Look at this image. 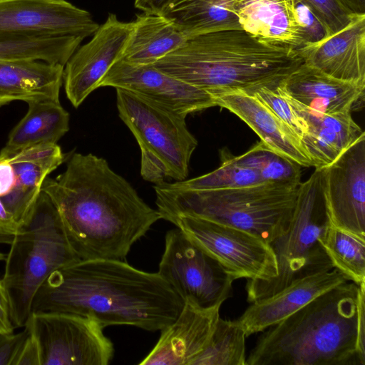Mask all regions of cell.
<instances>
[{"instance_id": "cell-1", "label": "cell", "mask_w": 365, "mask_h": 365, "mask_svg": "<svg viewBox=\"0 0 365 365\" xmlns=\"http://www.w3.org/2000/svg\"><path fill=\"white\" fill-rule=\"evenodd\" d=\"M41 190L56 207L81 260H121L161 219L106 160L91 153H73L65 171L47 178Z\"/></svg>"}, {"instance_id": "cell-2", "label": "cell", "mask_w": 365, "mask_h": 365, "mask_svg": "<svg viewBox=\"0 0 365 365\" xmlns=\"http://www.w3.org/2000/svg\"><path fill=\"white\" fill-rule=\"evenodd\" d=\"M183 301L157 273L120 259L80 260L54 272L36 293L34 312H66L112 325L161 330L179 314Z\"/></svg>"}, {"instance_id": "cell-3", "label": "cell", "mask_w": 365, "mask_h": 365, "mask_svg": "<svg viewBox=\"0 0 365 365\" xmlns=\"http://www.w3.org/2000/svg\"><path fill=\"white\" fill-rule=\"evenodd\" d=\"M302 63L295 50L263 43L236 29L189 36L153 65L214 97L234 91L251 93L279 83Z\"/></svg>"}, {"instance_id": "cell-4", "label": "cell", "mask_w": 365, "mask_h": 365, "mask_svg": "<svg viewBox=\"0 0 365 365\" xmlns=\"http://www.w3.org/2000/svg\"><path fill=\"white\" fill-rule=\"evenodd\" d=\"M357 294L346 282L317 296L264 331L246 365H361Z\"/></svg>"}, {"instance_id": "cell-5", "label": "cell", "mask_w": 365, "mask_h": 365, "mask_svg": "<svg viewBox=\"0 0 365 365\" xmlns=\"http://www.w3.org/2000/svg\"><path fill=\"white\" fill-rule=\"evenodd\" d=\"M297 187L273 183L227 190H188L165 181L155 184L161 219L199 217L247 232L267 243L288 229Z\"/></svg>"}, {"instance_id": "cell-6", "label": "cell", "mask_w": 365, "mask_h": 365, "mask_svg": "<svg viewBox=\"0 0 365 365\" xmlns=\"http://www.w3.org/2000/svg\"><path fill=\"white\" fill-rule=\"evenodd\" d=\"M1 279L15 328L24 327L34 297L56 271L81 259L71 247L59 214L42 190L28 218L10 240Z\"/></svg>"}, {"instance_id": "cell-7", "label": "cell", "mask_w": 365, "mask_h": 365, "mask_svg": "<svg viewBox=\"0 0 365 365\" xmlns=\"http://www.w3.org/2000/svg\"><path fill=\"white\" fill-rule=\"evenodd\" d=\"M328 223L321 171L315 169L299 185L288 229L269 243L277 261V275L266 280H247V300L252 303L268 297L296 281L331 270L333 265L319 242Z\"/></svg>"}, {"instance_id": "cell-8", "label": "cell", "mask_w": 365, "mask_h": 365, "mask_svg": "<svg viewBox=\"0 0 365 365\" xmlns=\"http://www.w3.org/2000/svg\"><path fill=\"white\" fill-rule=\"evenodd\" d=\"M115 89L119 116L140 149L142 178L155 184L165 179L185 180L197 146L187 128L186 116L140 94Z\"/></svg>"}, {"instance_id": "cell-9", "label": "cell", "mask_w": 365, "mask_h": 365, "mask_svg": "<svg viewBox=\"0 0 365 365\" xmlns=\"http://www.w3.org/2000/svg\"><path fill=\"white\" fill-rule=\"evenodd\" d=\"M158 274L183 302L220 307L234 279L222 265L179 228L167 232Z\"/></svg>"}, {"instance_id": "cell-10", "label": "cell", "mask_w": 365, "mask_h": 365, "mask_svg": "<svg viewBox=\"0 0 365 365\" xmlns=\"http://www.w3.org/2000/svg\"><path fill=\"white\" fill-rule=\"evenodd\" d=\"M64 160L57 144L0 150V236L11 237L31 214L48 175Z\"/></svg>"}, {"instance_id": "cell-11", "label": "cell", "mask_w": 365, "mask_h": 365, "mask_svg": "<svg viewBox=\"0 0 365 365\" xmlns=\"http://www.w3.org/2000/svg\"><path fill=\"white\" fill-rule=\"evenodd\" d=\"M169 222L215 258L234 280H266L277 275V261L269 243L247 232L189 216Z\"/></svg>"}, {"instance_id": "cell-12", "label": "cell", "mask_w": 365, "mask_h": 365, "mask_svg": "<svg viewBox=\"0 0 365 365\" xmlns=\"http://www.w3.org/2000/svg\"><path fill=\"white\" fill-rule=\"evenodd\" d=\"M40 346L41 365H107L114 347L96 320L66 312H34L26 323Z\"/></svg>"}, {"instance_id": "cell-13", "label": "cell", "mask_w": 365, "mask_h": 365, "mask_svg": "<svg viewBox=\"0 0 365 365\" xmlns=\"http://www.w3.org/2000/svg\"><path fill=\"white\" fill-rule=\"evenodd\" d=\"M319 170L329 223L365 239V135Z\"/></svg>"}, {"instance_id": "cell-14", "label": "cell", "mask_w": 365, "mask_h": 365, "mask_svg": "<svg viewBox=\"0 0 365 365\" xmlns=\"http://www.w3.org/2000/svg\"><path fill=\"white\" fill-rule=\"evenodd\" d=\"M89 11L66 0H0V35L87 38L99 27Z\"/></svg>"}, {"instance_id": "cell-15", "label": "cell", "mask_w": 365, "mask_h": 365, "mask_svg": "<svg viewBox=\"0 0 365 365\" xmlns=\"http://www.w3.org/2000/svg\"><path fill=\"white\" fill-rule=\"evenodd\" d=\"M132 26V21H121L110 13L92 38L79 46L66 62L63 83L66 96L75 108L98 88L105 74L120 58Z\"/></svg>"}, {"instance_id": "cell-16", "label": "cell", "mask_w": 365, "mask_h": 365, "mask_svg": "<svg viewBox=\"0 0 365 365\" xmlns=\"http://www.w3.org/2000/svg\"><path fill=\"white\" fill-rule=\"evenodd\" d=\"M145 96L187 116L189 113L216 106L207 92L163 73L153 64L139 65L117 60L98 84Z\"/></svg>"}, {"instance_id": "cell-17", "label": "cell", "mask_w": 365, "mask_h": 365, "mask_svg": "<svg viewBox=\"0 0 365 365\" xmlns=\"http://www.w3.org/2000/svg\"><path fill=\"white\" fill-rule=\"evenodd\" d=\"M303 62L336 79L365 85V14L341 30L296 51Z\"/></svg>"}, {"instance_id": "cell-18", "label": "cell", "mask_w": 365, "mask_h": 365, "mask_svg": "<svg viewBox=\"0 0 365 365\" xmlns=\"http://www.w3.org/2000/svg\"><path fill=\"white\" fill-rule=\"evenodd\" d=\"M220 308L204 309L190 302L184 304L140 365H190L207 343L218 319Z\"/></svg>"}, {"instance_id": "cell-19", "label": "cell", "mask_w": 365, "mask_h": 365, "mask_svg": "<svg viewBox=\"0 0 365 365\" xmlns=\"http://www.w3.org/2000/svg\"><path fill=\"white\" fill-rule=\"evenodd\" d=\"M279 85L291 98L321 113L351 112L364 106L365 85L336 79L304 62Z\"/></svg>"}, {"instance_id": "cell-20", "label": "cell", "mask_w": 365, "mask_h": 365, "mask_svg": "<svg viewBox=\"0 0 365 365\" xmlns=\"http://www.w3.org/2000/svg\"><path fill=\"white\" fill-rule=\"evenodd\" d=\"M346 282L345 277L336 268L308 276L272 296L252 302L237 320L246 336L264 331L317 296Z\"/></svg>"}, {"instance_id": "cell-21", "label": "cell", "mask_w": 365, "mask_h": 365, "mask_svg": "<svg viewBox=\"0 0 365 365\" xmlns=\"http://www.w3.org/2000/svg\"><path fill=\"white\" fill-rule=\"evenodd\" d=\"M297 0H235L232 10L241 29L257 40L297 51L305 44Z\"/></svg>"}, {"instance_id": "cell-22", "label": "cell", "mask_w": 365, "mask_h": 365, "mask_svg": "<svg viewBox=\"0 0 365 365\" xmlns=\"http://www.w3.org/2000/svg\"><path fill=\"white\" fill-rule=\"evenodd\" d=\"M214 98L216 106L238 116L272 150L302 167H313L300 139L254 95L234 91L219 94Z\"/></svg>"}, {"instance_id": "cell-23", "label": "cell", "mask_w": 365, "mask_h": 365, "mask_svg": "<svg viewBox=\"0 0 365 365\" xmlns=\"http://www.w3.org/2000/svg\"><path fill=\"white\" fill-rule=\"evenodd\" d=\"M285 95L308 125V132L301 142L315 169H322L333 163L365 135L364 130L353 120L351 112L321 113Z\"/></svg>"}, {"instance_id": "cell-24", "label": "cell", "mask_w": 365, "mask_h": 365, "mask_svg": "<svg viewBox=\"0 0 365 365\" xmlns=\"http://www.w3.org/2000/svg\"><path fill=\"white\" fill-rule=\"evenodd\" d=\"M64 66L39 60L0 61V98L59 101Z\"/></svg>"}, {"instance_id": "cell-25", "label": "cell", "mask_w": 365, "mask_h": 365, "mask_svg": "<svg viewBox=\"0 0 365 365\" xmlns=\"http://www.w3.org/2000/svg\"><path fill=\"white\" fill-rule=\"evenodd\" d=\"M132 23L119 58L130 63L153 64L180 47L187 38L163 15L143 13Z\"/></svg>"}, {"instance_id": "cell-26", "label": "cell", "mask_w": 365, "mask_h": 365, "mask_svg": "<svg viewBox=\"0 0 365 365\" xmlns=\"http://www.w3.org/2000/svg\"><path fill=\"white\" fill-rule=\"evenodd\" d=\"M26 103L27 112L10 132L3 148L5 150L57 144L69 130V114L59 101L41 100Z\"/></svg>"}, {"instance_id": "cell-27", "label": "cell", "mask_w": 365, "mask_h": 365, "mask_svg": "<svg viewBox=\"0 0 365 365\" xmlns=\"http://www.w3.org/2000/svg\"><path fill=\"white\" fill-rule=\"evenodd\" d=\"M235 0H185L164 16L187 37L242 29L232 10Z\"/></svg>"}, {"instance_id": "cell-28", "label": "cell", "mask_w": 365, "mask_h": 365, "mask_svg": "<svg viewBox=\"0 0 365 365\" xmlns=\"http://www.w3.org/2000/svg\"><path fill=\"white\" fill-rule=\"evenodd\" d=\"M83 39L74 36L14 37L0 35V61L39 60L65 66Z\"/></svg>"}, {"instance_id": "cell-29", "label": "cell", "mask_w": 365, "mask_h": 365, "mask_svg": "<svg viewBox=\"0 0 365 365\" xmlns=\"http://www.w3.org/2000/svg\"><path fill=\"white\" fill-rule=\"evenodd\" d=\"M319 242L333 267L348 282L365 283V239L328 223Z\"/></svg>"}, {"instance_id": "cell-30", "label": "cell", "mask_w": 365, "mask_h": 365, "mask_svg": "<svg viewBox=\"0 0 365 365\" xmlns=\"http://www.w3.org/2000/svg\"><path fill=\"white\" fill-rule=\"evenodd\" d=\"M246 337L237 319L220 317L205 346L190 365H246Z\"/></svg>"}, {"instance_id": "cell-31", "label": "cell", "mask_w": 365, "mask_h": 365, "mask_svg": "<svg viewBox=\"0 0 365 365\" xmlns=\"http://www.w3.org/2000/svg\"><path fill=\"white\" fill-rule=\"evenodd\" d=\"M242 166L256 171L264 183L297 187L301 183V165L276 153L261 140L245 153L235 156Z\"/></svg>"}, {"instance_id": "cell-32", "label": "cell", "mask_w": 365, "mask_h": 365, "mask_svg": "<svg viewBox=\"0 0 365 365\" xmlns=\"http://www.w3.org/2000/svg\"><path fill=\"white\" fill-rule=\"evenodd\" d=\"M220 160V167L210 173L169 184L177 188L207 190L236 189L264 183L256 171L239 165L229 151L221 150Z\"/></svg>"}, {"instance_id": "cell-33", "label": "cell", "mask_w": 365, "mask_h": 365, "mask_svg": "<svg viewBox=\"0 0 365 365\" xmlns=\"http://www.w3.org/2000/svg\"><path fill=\"white\" fill-rule=\"evenodd\" d=\"M279 83L261 86L249 94L264 103L301 140L308 132V125L290 103Z\"/></svg>"}, {"instance_id": "cell-34", "label": "cell", "mask_w": 365, "mask_h": 365, "mask_svg": "<svg viewBox=\"0 0 365 365\" xmlns=\"http://www.w3.org/2000/svg\"><path fill=\"white\" fill-rule=\"evenodd\" d=\"M327 29L329 36L347 26L356 14L341 0H304Z\"/></svg>"}, {"instance_id": "cell-35", "label": "cell", "mask_w": 365, "mask_h": 365, "mask_svg": "<svg viewBox=\"0 0 365 365\" xmlns=\"http://www.w3.org/2000/svg\"><path fill=\"white\" fill-rule=\"evenodd\" d=\"M297 14L304 31L305 44L322 41L329 36L327 29L311 7L304 0H297Z\"/></svg>"}, {"instance_id": "cell-36", "label": "cell", "mask_w": 365, "mask_h": 365, "mask_svg": "<svg viewBox=\"0 0 365 365\" xmlns=\"http://www.w3.org/2000/svg\"><path fill=\"white\" fill-rule=\"evenodd\" d=\"M17 334L0 333V365H12V362L29 333L28 325Z\"/></svg>"}, {"instance_id": "cell-37", "label": "cell", "mask_w": 365, "mask_h": 365, "mask_svg": "<svg viewBox=\"0 0 365 365\" xmlns=\"http://www.w3.org/2000/svg\"><path fill=\"white\" fill-rule=\"evenodd\" d=\"M28 327L29 333L19 349L12 365H41L38 341L30 327Z\"/></svg>"}, {"instance_id": "cell-38", "label": "cell", "mask_w": 365, "mask_h": 365, "mask_svg": "<svg viewBox=\"0 0 365 365\" xmlns=\"http://www.w3.org/2000/svg\"><path fill=\"white\" fill-rule=\"evenodd\" d=\"M357 352L361 365H365V283L358 286Z\"/></svg>"}, {"instance_id": "cell-39", "label": "cell", "mask_w": 365, "mask_h": 365, "mask_svg": "<svg viewBox=\"0 0 365 365\" xmlns=\"http://www.w3.org/2000/svg\"><path fill=\"white\" fill-rule=\"evenodd\" d=\"M14 329L9 294L2 280L0 279V333H13Z\"/></svg>"}, {"instance_id": "cell-40", "label": "cell", "mask_w": 365, "mask_h": 365, "mask_svg": "<svg viewBox=\"0 0 365 365\" xmlns=\"http://www.w3.org/2000/svg\"><path fill=\"white\" fill-rule=\"evenodd\" d=\"M184 1L185 0H135L134 6L143 13L163 15Z\"/></svg>"}, {"instance_id": "cell-41", "label": "cell", "mask_w": 365, "mask_h": 365, "mask_svg": "<svg viewBox=\"0 0 365 365\" xmlns=\"http://www.w3.org/2000/svg\"><path fill=\"white\" fill-rule=\"evenodd\" d=\"M356 15L365 14V0H341Z\"/></svg>"}, {"instance_id": "cell-42", "label": "cell", "mask_w": 365, "mask_h": 365, "mask_svg": "<svg viewBox=\"0 0 365 365\" xmlns=\"http://www.w3.org/2000/svg\"><path fill=\"white\" fill-rule=\"evenodd\" d=\"M11 102H12V101L10 99L0 98V107L5 106Z\"/></svg>"}, {"instance_id": "cell-43", "label": "cell", "mask_w": 365, "mask_h": 365, "mask_svg": "<svg viewBox=\"0 0 365 365\" xmlns=\"http://www.w3.org/2000/svg\"><path fill=\"white\" fill-rule=\"evenodd\" d=\"M5 259V256L4 254L0 252V261Z\"/></svg>"}]
</instances>
